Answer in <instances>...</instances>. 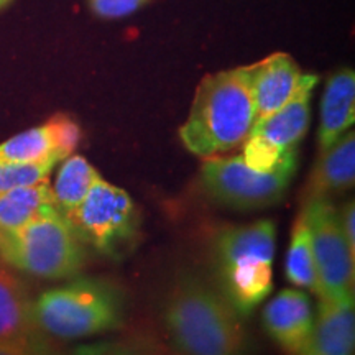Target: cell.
Listing matches in <instances>:
<instances>
[{"mask_svg":"<svg viewBox=\"0 0 355 355\" xmlns=\"http://www.w3.org/2000/svg\"><path fill=\"white\" fill-rule=\"evenodd\" d=\"M8 2H10V0H0V8H3V7H6Z\"/></svg>","mask_w":355,"mask_h":355,"instance_id":"obj_25","label":"cell"},{"mask_svg":"<svg viewBox=\"0 0 355 355\" xmlns=\"http://www.w3.org/2000/svg\"><path fill=\"white\" fill-rule=\"evenodd\" d=\"M66 219L84 245L107 259L125 255L135 245L140 230V214L130 194L104 178L96 181Z\"/></svg>","mask_w":355,"mask_h":355,"instance_id":"obj_6","label":"cell"},{"mask_svg":"<svg viewBox=\"0 0 355 355\" xmlns=\"http://www.w3.org/2000/svg\"><path fill=\"white\" fill-rule=\"evenodd\" d=\"M78 355H144L140 350L128 347L122 344H107L99 345V347H86L81 349Z\"/></svg>","mask_w":355,"mask_h":355,"instance_id":"obj_24","label":"cell"},{"mask_svg":"<svg viewBox=\"0 0 355 355\" xmlns=\"http://www.w3.org/2000/svg\"><path fill=\"white\" fill-rule=\"evenodd\" d=\"M44 337L35 322L28 288L0 265V340H38Z\"/></svg>","mask_w":355,"mask_h":355,"instance_id":"obj_16","label":"cell"},{"mask_svg":"<svg viewBox=\"0 0 355 355\" xmlns=\"http://www.w3.org/2000/svg\"><path fill=\"white\" fill-rule=\"evenodd\" d=\"M318 81L316 74H303L295 96L277 112L257 121L250 135L265 141L278 155L298 152V145L309 127V101Z\"/></svg>","mask_w":355,"mask_h":355,"instance_id":"obj_10","label":"cell"},{"mask_svg":"<svg viewBox=\"0 0 355 355\" xmlns=\"http://www.w3.org/2000/svg\"><path fill=\"white\" fill-rule=\"evenodd\" d=\"M285 273L291 285L313 291L318 298H321V285H319L316 261H314L309 225L306 222L303 211L300 212L293 224Z\"/></svg>","mask_w":355,"mask_h":355,"instance_id":"obj_19","label":"cell"},{"mask_svg":"<svg viewBox=\"0 0 355 355\" xmlns=\"http://www.w3.org/2000/svg\"><path fill=\"white\" fill-rule=\"evenodd\" d=\"M83 132L78 122L64 114L53 115L43 125L17 133L0 144V162L37 165L60 163L73 155L81 141Z\"/></svg>","mask_w":355,"mask_h":355,"instance_id":"obj_9","label":"cell"},{"mask_svg":"<svg viewBox=\"0 0 355 355\" xmlns=\"http://www.w3.org/2000/svg\"><path fill=\"white\" fill-rule=\"evenodd\" d=\"M0 260L40 279H69L83 270L84 243L56 207L25 225L0 232Z\"/></svg>","mask_w":355,"mask_h":355,"instance_id":"obj_5","label":"cell"},{"mask_svg":"<svg viewBox=\"0 0 355 355\" xmlns=\"http://www.w3.org/2000/svg\"><path fill=\"white\" fill-rule=\"evenodd\" d=\"M355 306L354 298L319 300L313 329L298 355H354Z\"/></svg>","mask_w":355,"mask_h":355,"instance_id":"obj_12","label":"cell"},{"mask_svg":"<svg viewBox=\"0 0 355 355\" xmlns=\"http://www.w3.org/2000/svg\"><path fill=\"white\" fill-rule=\"evenodd\" d=\"M56 163H37V165H20V163L0 162V191H7L21 186L37 184L48 180Z\"/></svg>","mask_w":355,"mask_h":355,"instance_id":"obj_20","label":"cell"},{"mask_svg":"<svg viewBox=\"0 0 355 355\" xmlns=\"http://www.w3.org/2000/svg\"><path fill=\"white\" fill-rule=\"evenodd\" d=\"M355 183V133L347 130L329 148L319 153L311 171L306 194L331 198L354 188Z\"/></svg>","mask_w":355,"mask_h":355,"instance_id":"obj_15","label":"cell"},{"mask_svg":"<svg viewBox=\"0 0 355 355\" xmlns=\"http://www.w3.org/2000/svg\"><path fill=\"white\" fill-rule=\"evenodd\" d=\"M314 314L309 296L296 288L279 291L266 303L263 326L286 355H298L313 329Z\"/></svg>","mask_w":355,"mask_h":355,"instance_id":"obj_11","label":"cell"},{"mask_svg":"<svg viewBox=\"0 0 355 355\" xmlns=\"http://www.w3.org/2000/svg\"><path fill=\"white\" fill-rule=\"evenodd\" d=\"M163 326L180 355H243L242 314L202 278L184 275L168 293Z\"/></svg>","mask_w":355,"mask_h":355,"instance_id":"obj_2","label":"cell"},{"mask_svg":"<svg viewBox=\"0 0 355 355\" xmlns=\"http://www.w3.org/2000/svg\"><path fill=\"white\" fill-rule=\"evenodd\" d=\"M91 10L101 19H122L140 10L150 0H87Z\"/></svg>","mask_w":355,"mask_h":355,"instance_id":"obj_22","label":"cell"},{"mask_svg":"<svg viewBox=\"0 0 355 355\" xmlns=\"http://www.w3.org/2000/svg\"><path fill=\"white\" fill-rule=\"evenodd\" d=\"M303 214L309 225L321 298L339 301L354 298L355 254L349 248L339 222V211L331 198H306Z\"/></svg>","mask_w":355,"mask_h":355,"instance_id":"obj_8","label":"cell"},{"mask_svg":"<svg viewBox=\"0 0 355 355\" xmlns=\"http://www.w3.org/2000/svg\"><path fill=\"white\" fill-rule=\"evenodd\" d=\"M339 222L349 248L355 254V202H345L339 211Z\"/></svg>","mask_w":355,"mask_h":355,"instance_id":"obj_23","label":"cell"},{"mask_svg":"<svg viewBox=\"0 0 355 355\" xmlns=\"http://www.w3.org/2000/svg\"><path fill=\"white\" fill-rule=\"evenodd\" d=\"M51 207L56 204L48 180L0 191V232L19 229Z\"/></svg>","mask_w":355,"mask_h":355,"instance_id":"obj_17","label":"cell"},{"mask_svg":"<svg viewBox=\"0 0 355 355\" xmlns=\"http://www.w3.org/2000/svg\"><path fill=\"white\" fill-rule=\"evenodd\" d=\"M301 78L303 73L298 63L288 53H275L260 63H255L252 74V92L257 121L282 109L298 91Z\"/></svg>","mask_w":355,"mask_h":355,"instance_id":"obj_13","label":"cell"},{"mask_svg":"<svg viewBox=\"0 0 355 355\" xmlns=\"http://www.w3.org/2000/svg\"><path fill=\"white\" fill-rule=\"evenodd\" d=\"M355 122V73L344 68L327 79L321 101V123L318 130L319 150H326L340 139Z\"/></svg>","mask_w":355,"mask_h":355,"instance_id":"obj_14","label":"cell"},{"mask_svg":"<svg viewBox=\"0 0 355 355\" xmlns=\"http://www.w3.org/2000/svg\"><path fill=\"white\" fill-rule=\"evenodd\" d=\"M298 170V158L283 163L273 171H257L235 157L204 158L199 184L212 201L239 211H255L275 206L290 188Z\"/></svg>","mask_w":355,"mask_h":355,"instance_id":"obj_7","label":"cell"},{"mask_svg":"<svg viewBox=\"0 0 355 355\" xmlns=\"http://www.w3.org/2000/svg\"><path fill=\"white\" fill-rule=\"evenodd\" d=\"M252 74L254 64L202 78L178 132L188 152L212 158L241 148L257 121Z\"/></svg>","mask_w":355,"mask_h":355,"instance_id":"obj_1","label":"cell"},{"mask_svg":"<svg viewBox=\"0 0 355 355\" xmlns=\"http://www.w3.org/2000/svg\"><path fill=\"white\" fill-rule=\"evenodd\" d=\"M0 355H66L50 337L38 340H0Z\"/></svg>","mask_w":355,"mask_h":355,"instance_id":"obj_21","label":"cell"},{"mask_svg":"<svg viewBox=\"0 0 355 355\" xmlns=\"http://www.w3.org/2000/svg\"><path fill=\"white\" fill-rule=\"evenodd\" d=\"M38 329L53 340L87 339L115 331L125 319V296L104 278L79 277L33 300Z\"/></svg>","mask_w":355,"mask_h":355,"instance_id":"obj_3","label":"cell"},{"mask_svg":"<svg viewBox=\"0 0 355 355\" xmlns=\"http://www.w3.org/2000/svg\"><path fill=\"white\" fill-rule=\"evenodd\" d=\"M99 171L91 163L79 155H71L64 158L58 170L55 184L51 186L56 209L63 216H68L81 204L97 180H101Z\"/></svg>","mask_w":355,"mask_h":355,"instance_id":"obj_18","label":"cell"},{"mask_svg":"<svg viewBox=\"0 0 355 355\" xmlns=\"http://www.w3.org/2000/svg\"><path fill=\"white\" fill-rule=\"evenodd\" d=\"M275 248L277 227L270 219L220 229L212 241L219 290L242 316L272 291Z\"/></svg>","mask_w":355,"mask_h":355,"instance_id":"obj_4","label":"cell"}]
</instances>
